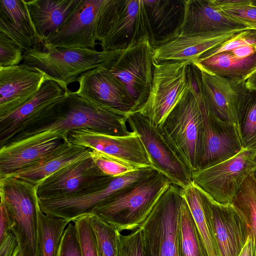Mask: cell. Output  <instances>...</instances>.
<instances>
[{"label": "cell", "instance_id": "6da1fadb", "mask_svg": "<svg viewBox=\"0 0 256 256\" xmlns=\"http://www.w3.org/2000/svg\"><path fill=\"white\" fill-rule=\"evenodd\" d=\"M128 117L96 105L68 88L62 97L48 106L6 144L43 132L56 131L68 134L81 128L126 136L132 132L126 126Z\"/></svg>", "mask_w": 256, "mask_h": 256}, {"label": "cell", "instance_id": "7a4b0ae2", "mask_svg": "<svg viewBox=\"0 0 256 256\" xmlns=\"http://www.w3.org/2000/svg\"><path fill=\"white\" fill-rule=\"evenodd\" d=\"M172 183L156 170L144 178L121 189L92 212L119 232L139 228Z\"/></svg>", "mask_w": 256, "mask_h": 256}, {"label": "cell", "instance_id": "3957f363", "mask_svg": "<svg viewBox=\"0 0 256 256\" xmlns=\"http://www.w3.org/2000/svg\"><path fill=\"white\" fill-rule=\"evenodd\" d=\"M189 78L188 89L157 126L171 148L192 172L198 168L207 109L190 76V68Z\"/></svg>", "mask_w": 256, "mask_h": 256}, {"label": "cell", "instance_id": "277c9868", "mask_svg": "<svg viewBox=\"0 0 256 256\" xmlns=\"http://www.w3.org/2000/svg\"><path fill=\"white\" fill-rule=\"evenodd\" d=\"M124 50L97 51L91 48H58L42 43L23 53V64L33 67L66 90L82 73L106 66Z\"/></svg>", "mask_w": 256, "mask_h": 256}, {"label": "cell", "instance_id": "5b68a950", "mask_svg": "<svg viewBox=\"0 0 256 256\" xmlns=\"http://www.w3.org/2000/svg\"><path fill=\"white\" fill-rule=\"evenodd\" d=\"M104 51L124 50L150 36L142 0H104L96 21Z\"/></svg>", "mask_w": 256, "mask_h": 256}, {"label": "cell", "instance_id": "8992f818", "mask_svg": "<svg viewBox=\"0 0 256 256\" xmlns=\"http://www.w3.org/2000/svg\"><path fill=\"white\" fill-rule=\"evenodd\" d=\"M0 196L6 206L22 256H40L36 186L12 176L0 178Z\"/></svg>", "mask_w": 256, "mask_h": 256}, {"label": "cell", "instance_id": "52a82bcc", "mask_svg": "<svg viewBox=\"0 0 256 256\" xmlns=\"http://www.w3.org/2000/svg\"><path fill=\"white\" fill-rule=\"evenodd\" d=\"M182 188L172 184L140 228L144 256H178V229Z\"/></svg>", "mask_w": 256, "mask_h": 256}, {"label": "cell", "instance_id": "ba28073f", "mask_svg": "<svg viewBox=\"0 0 256 256\" xmlns=\"http://www.w3.org/2000/svg\"><path fill=\"white\" fill-rule=\"evenodd\" d=\"M188 61L156 62L153 60V80L148 99L138 112L158 126L174 108L190 84Z\"/></svg>", "mask_w": 256, "mask_h": 256}, {"label": "cell", "instance_id": "9c48e42d", "mask_svg": "<svg viewBox=\"0 0 256 256\" xmlns=\"http://www.w3.org/2000/svg\"><path fill=\"white\" fill-rule=\"evenodd\" d=\"M256 155L255 150L243 149L223 162L192 172V181L216 202L232 204L244 180L256 169Z\"/></svg>", "mask_w": 256, "mask_h": 256}, {"label": "cell", "instance_id": "30bf717a", "mask_svg": "<svg viewBox=\"0 0 256 256\" xmlns=\"http://www.w3.org/2000/svg\"><path fill=\"white\" fill-rule=\"evenodd\" d=\"M191 72L208 110L218 119L236 126L238 116L252 90L246 82L212 74L192 62Z\"/></svg>", "mask_w": 256, "mask_h": 256}, {"label": "cell", "instance_id": "8fae6325", "mask_svg": "<svg viewBox=\"0 0 256 256\" xmlns=\"http://www.w3.org/2000/svg\"><path fill=\"white\" fill-rule=\"evenodd\" d=\"M154 48L148 37L124 50L106 67L126 88L138 112L147 101L153 80Z\"/></svg>", "mask_w": 256, "mask_h": 256}, {"label": "cell", "instance_id": "7c38bea8", "mask_svg": "<svg viewBox=\"0 0 256 256\" xmlns=\"http://www.w3.org/2000/svg\"><path fill=\"white\" fill-rule=\"evenodd\" d=\"M154 171L152 168H140L112 177L98 188L77 196L38 199L40 210L46 214L74 222L92 214L94 210L110 196L148 176Z\"/></svg>", "mask_w": 256, "mask_h": 256}, {"label": "cell", "instance_id": "4fadbf2b", "mask_svg": "<svg viewBox=\"0 0 256 256\" xmlns=\"http://www.w3.org/2000/svg\"><path fill=\"white\" fill-rule=\"evenodd\" d=\"M127 122L139 134L152 162L153 168L182 188L190 184L192 171L164 138L158 127L139 112L130 114Z\"/></svg>", "mask_w": 256, "mask_h": 256}, {"label": "cell", "instance_id": "5bb4252c", "mask_svg": "<svg viewBox=\"0 0 256 256\" xmlns=\"http://www.w3.org/2000/svg\"><path fill=\"white\" fill-rule=\"evenodd\" d=\"M112 178L100 170L90 156L44 179L36 186V194L38 199L80 195L98 188Z\"/></svg>", "mask_w": 256, "mask_h": 256}, {"label": "cell", "instance_id": "9a60e30c", "mask_svg": "<svg viewBox=\"0 0 256 256\" xmlns=\"http://www.w3.org/2000/svg\"><path fill=\"white\" fill-rule=\"evenodd\" d=\"M126 136H115L87 128L71 130L68 140L96 150L138 169L153 168L140 136L134 132Z\"/></svg>", "mask_w": 256, "mask_h": 256}, {"label": "cell", "instance_id": "2e32d148", "mask_svg": "<svg viewBox=\"0 0 256 256\" xmlns=\"http://www.w3.org/2000/svg\"><path fill=\"white\" fill-rule=\"evenodd\" d=\"M106 66L89 70L81 74L77 78L79 86L75 92L102 108L128 116L133 112L132 99L126 88Z\"/></svg>", "mask_w": 256, "mask_h": 256}, {"label": "cell", "instance_id": "e0dca14e", "mask_svg": "<svg viewBox=\"0 0 256 256\" xmlns=\"http://www.w3.org/2000/svg\"><path fill=\"white\" fill-rule=\"evenodd\" d=\"M248 29L252 28L225 14L214 0H186L184 20L178 36L213 37Z\"/></svg>", "mask_w": 256, "mask_h": 256}, {"label": "cell", "instance_id": "ac0fdd59", "mask_svg": "<svg viewBox=\"0 0 256 256\" xmlns=\"http://www.w3.org/2000/svg\"><path fill=\"white\" fill-rule=\"evenodd\" d=\"M200 190L220 256H239L249 237L246 222L232 204L217 202L202 190Z\"/></svg>", "mask_w": 256, "mask_h": 256}, {"label": "cell", "instance_id": "d6986e66", "mask_svg": "<svg viewBox=\"0 0 256 256\" xmlns=\"http://www.w3.org/2000/svg\"><path fill=\"white\" fill-rule=\"evenodd\" d=\"M68 134L52 131L35 134L0 147V178L32 164L57 148Z\"/></svg>", "mask_w": 256, "mask_h": 256}, {"label": "cell", "instance_id": "ffe728a7", "mask_svg": "<svg viewBox=\"0 0 256 256\" xmlns=\"http://www.w3.org/2000/svg\"><path fill=\"white\" fill-rule=\"evenodd\" d=\"M104 0H81L60 29L42 43L58 48L94 50L98 14Z\"/></svg>", "mask_w": 256, "mask_h": 256}, {"label": "cell", "instance_id": "44dd1931", "mask_svg": "<svg viewBox=\"0 0 256 256\" xmlns=\"http://www.w3.org/2000/svg\"><path fill=\"white\" fill-rule=\"evenodd\" d=\"M48 79L41 71L23 63L0 68V117L30 100Z\"/></svg>", "mask_w": 256, "mask_h": 256}, {"label": "cell", "instance_id": "7402d4cb", "mask_svg": "<svg viewBox=\"0 0 256 256\" xmlns=\"http://www.w3.org/2000/svg\"><path fill=\"white\" fill-rule=\"evenodd\" d=\"M242 150L236 124L218 119L207 110L198 170L223 162Z\"/></svg>", "mask_w": 256, "mask_h": 256}, {"label": "cell", "instance_id": "603a6c76", "mask_svg": "<svg viewBox=\"0 0 256 256\" xmlns=\"http://www.w3.org/2000/svg\"><path fill=\"white\" fill-rule=\"evenodd\" d=\"M67 90L58 82L48 79L32 98L12 112L0 117V147L23 131L48 106L62 97Z\"/></svg>", "mask_w": 256, "mask_h": 256}, {"label": "cell", "instance_id": "cb8c5ba5", "mask_svg": "<svg viewBox=\"0 0 256 256\" xmlns=\"http://www.w3.org/2000/svg\"><path fill=\"white\" fill-rule=\"evenodd\" d=\"M153 48L178 36L185 14L186 0H142Z\"/></svg>", "mask_w": 256, "mask_h": 256}, {"label": "cell", "instance_id": "d4e9b609", "mask_svg": "<svg viewBox=\"0 0 256 256\" xmlns=\"http://www.w3.org/2000/svg\"><path fill=\"white\" fill-rule=\"evenodd\" d=\"M0 32L15 42L24 52L42 44L25 0H0Z\"/></svg>", "mask_w": 256, "mask_h": 256}, {"label": "cell", "instance_id": "484cf974", "mask_svg": "<svg viewBox=\"0 0 256 256\" xmlns=\"http://www.w3.org/2000/svg\"><path fill=\"white\" fill-rule=\"evenodd\" d=\"M91 152L88 148L64 140L57 148L40 160L8 176L18 178L36 186L42 180L62 168L90 156Z\"/></svg>", "mask_w": 256, "mask_h": 256}, {"label": "cell", "instance_id": "4316f807", "mask_svg": "<svg viewBox=\"0 0 256 256\" xmlns=\"http://www.w3.org/2000/svg\"><path fill=\"white\" fill-rule=\"evenodd\" d=\"M240 32L219 36H177L154 48L153 60L156 62L188 61L194 62L204 54L226 41Z\"/></svg>", "mask_w": 256, "mask_h": 256}, {"label": "cell", "instance_id": "83f0119b", "mask_svg": "<svg viewBox=\"0 0 256 256\" xmlns=\"http://www.w3.org/2000/svg\"><path fill=\"white\" fill-rule=\"evenodd\" d=\"M42 44L66 22L81 0H25Z\"/></svg>", "mask_w": 256, "mask_h": 256}, {"label": "cell", "instance_id": "f1b7e54d", "mask_svg": "<svg viewBox=\"0 0 256 256\" xmlns=\"http://www.w3.org/2000/svg\"><path fill=\"white\" fill-rule=\"evenodd\" d=\"M194 63L206 71L236 82H246L256 70V52L244 58L234 57L230 51L201 57Z\"/></svg>", "mask_w": 256, "mask_h": 256}, {"label": "cell", "instance_id": "f546056e", "mask_svg": "<svg viewBox=\"0 0 256 256\" xmlns=\"http://www.w3.org/2000/svg\"><path fill=\"white\" fill-rule=\"evenodd\" d=\"M182 194L190 208L207 256H220L200 188L192 182L182 188Z\"/></svg>", "mask_w": 256, "mask_h": 256}, {"label": "cell", "instance_id": "4dcf8cb0", "mask_svg": "<svg viewBox=\"0 0 256 256\" xmlns=\"http://www.w3.org/2000/svg\"><path fill=\"white\" fill-rule=\"evenodd\" d=\"M70 222L46 214L38 210V246L40 256H56L62 236Z\"/></svg>", "mask_w": 256, "mask_h": 256}, {"label": "cell", "instance_id": "1f68e13d", "mask_svg": "<svg viewBox=\"0 0 256 256\" xmlns=\"http://www.w3.org/2000/svg\"><path fill=\"white\" fill-rule=\"evenodd\" d=\"M178 256H207L190 210L183 198L178 229Z\"/></svg>", "mask_w": 256, "mask_h": 256}, {"label": "cell", "instance_id": "d6a6232c", "mask_svg": "<svg viewBox=\"0 0 256 256\" xmlns=\"http://www.w3.org/2000/svg\"><path fill=\"white\" fill-rule=\"evenodd\" d=\"M232 204L248 226L256 253V179L253 174L244 180Z\"/></svg>", "mask_w": 256, "mask_h": 256}, {"label": "cell", "instance_id": "836d02e7", "mask_svg": "<svg viewBox=\"0 0 256 256\" xmlns=\"http://www.w3.org/2000/svg\"><path fill=\"white\" fill-rule=\"evenodd\" d=\"M236 127L242 148L256 151V90H252L240 110Z\"/></svg>", "mask_w": 256, "mask_h": 256}, {"label": "cell", "instance_id": "e575fe53", "mask_svg": "<svg viewBox=\"0 0 256 256\" xmlns=\"http://www.w3.org/2000/svg\"><path fill=\"white\" fill-rule=\"evenodd\" d=\"M90 221L96 238L99 256H118L120 232L93 214H90Z\"/></svg>", "mask_w": 256, "mask_h": 256}, {"label": "cell", "instance_id": "d590c367", "mask_svg": "<svg viewBox=\"0 0 256 256\" xmlns=\"http://www.w3.org/2000/svg\"><path fill=\"white\" fill-rule=\"evenodd\" d=\"M216 4L231 18L256 30V6L252 0H214Z\"/></svg>", "mask_w": 256, "mask_h": 256}, {"label": "cell", "instance_id": "8d00e7d4", "mask_svg": "<svg viewBox=\"0 0 256 256\" xmlns=\"http://www.w3.org/2000/svg\"><path fill=\"white\" fill-rule=\"evenodd\" d=\"M82 256H99L96 238L90 221V214L82 216L74 222Z\"/></svg>", "mask_w": 256, "mask_h": 256}, {"label": "cell", "instance_id": "74e56055", "mask_svg": "<svg viewBox=\"0 0 256 256\" xmlns=\"http://www.w3.org/2000/svg\"><path fill=\"white\" fill-rule=\"evenodd\" d=\"M91 157L100 170L110 177L120 176L136 170L118 160L96 150H92Z\"/></svg>", "mask_w": 256, "mask_h": 256}, {"label": "cell", "instance_id": "f35d334b", "mask_svg": "<svg viewBox=\"0 0 256 256\" xmlns=\"http://www.w3.org/2000/svg\"><path fill=\"white\" fill-rule=\"evenodd\" d=\"M118 256H144L143 239L140 228L128 234H118Z\"/></svg>", "mask_w": 256, "mask_h": 256}, {"label": "cell", "instance_id": "ab89813d", "mask_svg": "<svg viewBox=\"0 0 256 256\" xmlns=\"http://www.w3.org/2000/svg\"><path fill=\"white\" fill-rule=\"evenodd\" d=\"M24 52L10 38L0 32V68L19 64Z\"/></svg>", "mask_w": 256, "mask_h": 256}, {"label": "cell", "instance_id": "60d3db41", "mask_svg": "<svg viewBox=\"0 0 256 256\" xmlns=\"http://www.w3.org/2000/svg\"><path fill=\"white\" fill-rule=\"evenodd\" d=\"M244 45L256 46V30L248 29L238 32L226 41L210 50L201 57L228 51Z\"/></svg>", "mask_w": 256, "mask_h": 256}, {"label": "cell", "instance_id": "b9f144b4", "mask_svg": "<svg viewBox=\"0 0 256 256\" xmlns=\"http://www.w3.org/2000/svg\"><path fill=\"white\" fill-rule=\"evenodd\" d=\"M56 256H82L76 228L70 222L62 236Z\"/></svg>", "mask_w": 256, "mask_h": 256}, {"label": "cell", "instance_id": "7bdbcfd3", "mask_svg": "<svg viewBox=\"0 0 256 256\" xmlns=\"http://www.w3.org/2000/svg\"><path fill=\"white\" fill-rule=\"evenodd\" d=\"M18 251L17 238L11 230L0 241V256H16Z\"/></svg>", "mask_w": 256, "mask_h": 256}, {"label": "cell", "instance_id": "ee69618b", "mask_svg": "<svg viewBox=\"0 0 256 256\" xmlns=\"http://www.w3.org/2000/svg\"><path fill=\"white\" fill-rule=\"evenodd\" d=\"M0 241L8 232L12 230L10 218L4 202L0 199Z\"/></svg>", "mask_w": 256, "mask_h": 256}, {"label": "cell", "instance_id": "f6af8a7d", "mask_svg": "<svg viewBox=\"0 0 256 256\" xmlns=\"http://www.w3.org/2000/svg\"><path fill=\"white\" fill-rule=\"evenodd\" d=\"M236 58H244L256 52V46L244 45L228 50Z\"/></svg>", "mask_w": 256, "mask_h": 256}, {"label": "cell", "instance_id": "bcb514c9", "mask_svg": "<svg viewBox=\"0 0 256 256\" xmlns=\"http://www.w3.org/2000/svg\"><path fill=\"white\" fill-rule=\"evenodd\" d=\"M239 256H256V253L249 238Z\"/></svg>", "mask_w": 256, "mask_h": 256}, {"label": "cell", "instance_id": "7dc6e473", "mask_svg": "<svg viewBox=\"0 0 256 256\" xmlns=\"http://www.w3.org/2000/svg\"><path fill=\"white\" fill-rule=\"evenodd\" d=\"M248 88L250 90H256V70L246 80Z\"/></svg>", "mask_w": 256, "mask_h": 256}, {"label": "cell", "instance_id": "c3c4849f", "mask_svg": "<svg viewBox=\"0 0 256 256\" xmlns=\"http://www.w3.org/2000/svg\"><path fill=\"white\" fill-rule=\"evenodd\" d=\"M252 3L256 6V0H252Z\"/></svg>", "mask_w": 256, "mask_h": 256}, {"label": "cell", "instance_id": "681fc988", "mask_svg": "<svg viewBox=\"0 0 256 256\" xmlns=\"http://www.w3.org/2000/svg\"><path fill=\"white\" fill-rule=\"evenodd\" d=\"M255 178L256 179V169L254 170V173L252 174Z\"/></svg>", "mask_w": 256, "mask_h": 256}, {"label": "cell", "instance_id": "f907efd6", "mask_svg": "<svg viewBox=\"0 0 256 256\" xmlns=\"http://www.w3.org/2000/svg\"><path fill=\"white\" fill-rule=\"evenodd\" d=\"M16 256H22V254H20V250L18 252V254H16Z\"/></svg>", "mask_w": 256, "mask_h": 256}, {"label": "cell", "instance_id": "816d5d0a", "mask_svg": "<svg viewBox=\"0 0 256 256\" xmlns=\"http://www.w3.org/2000/svg\"><path fill=\"white\" fill-rule=\"evenodd\" d=\"M254 161H255V162H256V155L255 158H254Z\"/></svg>", "mask_w": 256, "mask_h": 256}]
</instances>
